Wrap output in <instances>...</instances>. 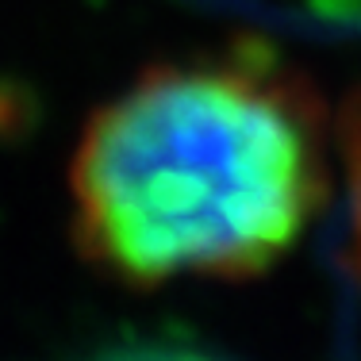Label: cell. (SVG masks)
<instances>
[{
  "mask_svg": "<svg viewBox=\"0 0 361 361\" xmlns=\"http://www.w3.org/2000/svg\"><path fill=\"white\" fill-rule=\"evenodd\" d=\"M70 200L77 246L116 281L262 277L326 200L323 104L254 39L150 66L89 119Z\"/></svg>",
  "mask_w": 361,
  "mask_h": 361,
  "instance_id": "1",
  "label": "cell"
},
{
  "mask_svg": "<svg viewBox=\"0 0 361 361\" xmlns=\"http://www.w3.org/2000/svg\"><path fill=\"white\" fill-rule=\"evenodd\" d=\"M89 361H212V357L173 346V342H119V346L92 354Z\"/></svg>",
  "mask_w": 361,
  "mask_h": 361,
  "instance_id": "2",
  "label": "cell"
}]
</instances>
